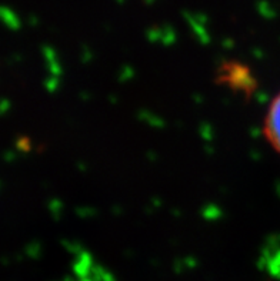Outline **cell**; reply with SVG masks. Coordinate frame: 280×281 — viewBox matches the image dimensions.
Masks as SVG:
<instances>
[{
	"mask_svg": "<svg viewBox=\"0 0 280 281\" xmlns=\"http://www.w3.org/2000/svg\"><path fill=\"white\" fill-rule=\"evenodd\" d=\"M220 83L229 84L233 90L250 93L255 90V79L252 76V71L247 66H243L236 62H229L223 66H220V73L217 76Z\"/></svg>",
	"mask_w": 280,
	"mask_h": 281,
	"instance_id": "1",
	"label": "cell"
},
{
	"mask_svg": "<svg viewBox=\"0 0 280 281\" xmlns=\"http://www.w3.org/2000/svg\"><path fill=\"white\" fill-rule=\"evenodd\" d=\"M264 137L275 151L280 154V93L270 101L263 124Z\"/></svg>",
	"mask_w": 280,
	"mask_h": 281,
	"instance_id": "2",
	"label": "cell"
},
{
	"mask_svg": "<svg viewBox=\"0 0 280 281\" xmlns=\"http://www.w3.org/2000/svg\"><path fill=\"white\" fill-rule=\"evenodd\" d=\"M1 15H3V17L7 20V23H10L13 27H16V26H18V19H16V16H15L10 10H7V9H1Z\"/></svg>",
	"mask_w": 280,
	"mask_h": 281,
	"instance_id": "3",
	"label": "cell"
},
{
	"mask_svg": "<svg viewBox=\"0 0 280 281\" xmlns=\"http://www.w3.org/2000/svg\"><path fill=\"white\" fill-rule=\"evenodd\" d=\"M147 1H152V0H147Z\"/></svg>",
	"mask_w": 280,
	"mask_h": 281,
	"instance_id": "4",
	"label": "cell"
}]
</instances>
